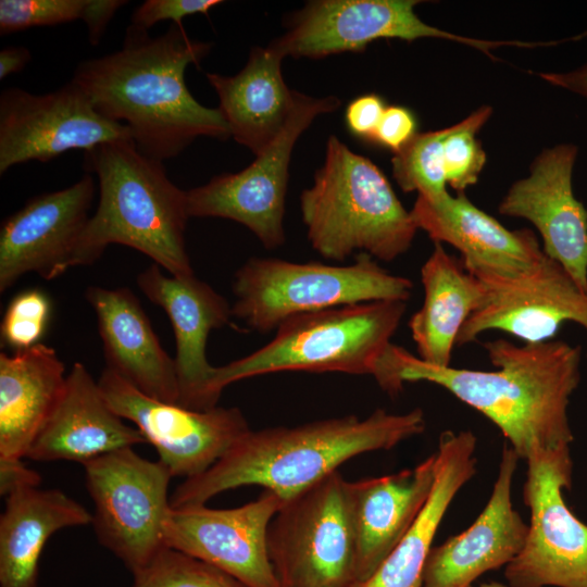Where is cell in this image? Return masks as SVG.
Masks as SVG:
<instances>
[{
	"instance_id": "11",
	"label": "cell",
	"mask_w": 587,
	"mask_h": 587,
	"mask_svg": "<svg viewBox=\"0 0 587 587\" xmlns=\"http://www.w3.org/2000/svg\"><path fill=\"white\" fill-rule=\"evenodd\" d=\"M334 96L315 98L294 90L291 114L276 139L246 168L212 177L186 190L189 217H222L245 225L266 249L286 240L285 200L292 149L321 114L337 110Z\"/></svg>"
},
{
	"instance_id": "4",
	"label": "cell",
	"mask_w": 587,
	"mask_h": 587,
	"mask_svg": "<svg viewBox=\"0 0 587 587\" xmlns=\"http://www.w3.org/2000/svg\"><path fill=\"white\" fill-rule=\"evenodd\" d=\"M84 167L98 177L100 198L80 237L72 267L95 263L109 245L146 254L170 275L195 274L185 245L187 193L163 162L117 140L85 151Z\"/></svg>"
},
{
	"instance_id": "34",
	"label": "cell",
	"mask_w": 587,
	"mask_h": 587,
	"mask_svg": "<svg viewBox=\"0 0 587 587\" xmlns=\"http://www.w3.org/2000/svg\"><path fill=\"white\" fill-rule=\"evenodd\" d=\"M87 3L88 0H1L0 33L83 21Z\"/></svg>"
},
{
	"instance_id": "31",
	"label": "cell",
	"mask_w": 587,
	"mask_h": 587,
	"mask_svg": "<svg viewBox=\"0 0 587 587\" xmlns=\"http://www.w3.org/2000/svg\"><path fill=\"white\" fill-rule=\"evenodd\" d=\"M133 575L132 587H247L222 570L170 547Z\"/></svg>"
},
{
	"instance_id": "1",
	"label": "cell",
	"mask_w": 587,
	"mask_h": 587,
	"mask_svg": "<svg viewBox=\"0 0 587 587\" xmlns=\"http://www.w3.org/2000/svg\"><path fill=\"white\" fill-rule=\"evenodd\" d=\"M483 347L498 370L437 366L391 344L375 379L391 396L408 382L445 388L489 419L524 460L570 446L574 436L567 408L580 380V347L553 339L517 346L503 338Z\"/></svg>"
},
{
	"instance_id": "38",
	"label": "cell",
	"mask_w": 587,
	"mask_h": 587,
	"mask_svg": "<svg viewBox=\"0 0 587 587\" xmlns=\"http://www.w3.org/2000/svg\"><path fill=\"white\" fill-rule=\"evenodd\" d=\"M40 475L25 465L20 458L0 457V495L4 498L11 494L39 487Z\"/></svg>"
},
{
	"instance_id": "18",
	"label": "cell",
	"mask_w": 587,
	"mask_h": 587,
	"mask_svg": "<svg viewBox=\"0 0 587 587\" xmlns=\"http://www.w3.org/2000/svg\"><path fill=\"white\" fill-rule=\"evenodd\" d=\"M577 152L574 143L544 149L532 162L529 175L511 185L498 211L529 221L542 239L544 252L587 292V209L572 186Z\"/></svg>"
},
{
	"instance_id": "35",
	"label": "cell",
	"mask_w": 587,
	"mask_h": 587,
	"mask_svg": "<svg viewBox=\"0 0 587 587\" xmlns=\"http://www.w3.org/2000/svg\"><path fill=\"white\" fill-rule=\"evenodd\" d=\"M221 3V0H147L134 10L130 24L146 30L162 21L182 25L184 17L205 14Z\"/></svg>"
},
{
	"instance_id": "26",
	"label": "cell",
	"mask_w": 587,
	"mask_h": 587,
	"mask_svg": "<svg viewBox=\"0 0 587 587\" xmlns=\"http://www.w3.org/2000/svg\"><path fill=\"white\" fill-rule=\"evenodd\" d=\"M477 439L471 430L440 434L436 477L417 519L375 573L352 587H423V573L437 529L460 489L476 473Z\"/></svg>"
},
{
	"instance_id": "21",
	"label": "cell",
	"mask_w": 587,
	"mask_h": 587,
	"mask_svg": "<svg viewBox=\"0 0 587 587\" xmlns=\"http://www.w3.org/2000/svg\"><path fill=\"white\" fill-rule=\"evenodd\" d=\"M410 213L434 242L459 250L464 267L475 276H514L546 255L532 230L505 228L463 192L436 199L417 196Z\"/></svg>"
},
{
	"instance_id": "13",
	"label": "cell",
	"mask_w": 587,
	"mask_h": 587,
	"mask_svg": "<svg viewBox=\"0 0 587 587\" xmlns=\"http://www.w3.org/2000/svg\"><path fill=\"white\" fill-rule=\"evenodd\" d=\"M110 408L151 444L172 477H196L251 428L238 408L196 411L151 398L104 369L98 379Z\"/></svg>"
},
{
	"instance_id": "2",
	"label": "cell",
	"mask_w": 587,
	"mask_h": 587,
	"mask_svg": "<svg viewBox=\"0 0 587 587\" xmlns=\"http://www.w3.org/2000/svg\"><path fill=\"white\" fill-rule=\"evenodd\" d=\"M211 47L175 23L155 37L130 24L121 49L80 62L72 80L101 115L130 129L141 153L163 162L199 137H230L218 108L199 103L185 82L186 68Z\"/></svg>"
},
{
	"instance_id": "3",
	"label": "cell",
	"mask_w": 587,
	"mask_h": 587,
	"mask_svg": "<svg viewBox=\"0 0 587 587\" xmlns=\"http://www.w3.org/2000/svg\"><path fill=\"white\" fill-rule=\"evenodd\" d=\"M425 426L421 409L401 414L377 409L365 419L351 414L251 429L205 472L184 479L170 497L171 507L205 504L223 491L253 485L285 502L351 458L391 449Z\"/></svg>"
},
{
	"instance_id": "30",
	"label": "cell",
	"mask_w": 587,
	"mask_h": 587,
	"mask_svg": "<svg viewBox=\"0 0 587 587\" xmlns=\"http://www.w3.org/2000/svg\"><path fill=\"white\" fill-rule=\"evenodd\" d=\"M447 127L415 134L398 152L391 165L392 175L405 191L436 199L447 191L444 170V140Z\"/></svg>"
},
{
	"instance_id": "12",
	"label": "cell",
	"mask_w": 587,
	"mask_h": 587,
	"mask_svg": "<svg viewBox=\"0 0 587 587\" xmlns=\"http://www.w3.org/2000/svg\"><path fill=\"white\" fill-rule=\"evenodd\" d=\"M417 0H315L288 20L287 32L271 45L285 58L320 59L334 53L362 51L377 39L414 41L439 38L464 43L495 59L492 50L509 40L465 37L422 21Z\"/></svg>"
},
{
	"instance_id": "7",
	"label": "cell",
	"mask_w": 587,
	"mask_h": 587,
	"mask_svg": "<svg viewBox=\"0 0 587 587\" xmlns=\"http://www.w3.org/2000/svg\"><path fill=\"white\" fill-rule=\"evenodd\" d=\"M413 283L358 253L349 265L250 258L235 273L234 317L270 333L286 320L329 308L382 300L408 301Z\"/></svg>"
},
{
	"instance_id": "19",
	"label": "cell",
	"mask_w": 587,
	"mask_h": 587,
	"mask_svg": "<svg viewBox=\"0 0 587 587\" xmlns=\"http://www.w3.org/2000/svg\"><path fill=\"white\" fill-rule=\"evenodd\" d=\"M136 280L145 296L165 311L172 324L178 404L196 411L217 407L209 392L215 366L209 363L205 348L210 332L230 323L232 305L195 274L166 276L155 263L141 272Z\"/></svg>"
},
{
	"instance_id": "24",
	"label": "cell",
	"mask_w": 587,
	"mask_h": 587,
	"mask_svg": "<svg viewBox=\"0 0 587 587\" xmlns=\"http://www.w3.org/2000/svg\"><path fill=\"white\" fill-rule=\"evenodd\" d=\"M85 297L97 316L105 369L151 398L178 404L174 358L161 346L132 290L89 286Z\"/></svg>"
},
{
	"instance_id": "36",
	"label": "cell",
	"mask_w": 587,
	"mask_h": 587,
	"mask_svg": "<svg viewBox=\"0 0 587 587\" xmlns=\"http://www.w3.org/2000/svg\"><path fill=\"white\" fill-rule=\"evenodd\" d=\"M415 135V120L402 107H388L382 115L373 140L398 152Z\"/></svg>"
},
{
	"instance_id": "41",
	"label": "cell",
	"mask_w": 587,
	"mask_h": 587,
	"mask_svg": "<svg viewBox=\"0 0 587 587\" xmlns=\"http://www.w3.org/2000/svg\"><path fill=\"white\" fill-rule=\"evenodd\" d=\"M30 51L25 47H5L0 51V79L21 72L30 61Z\"/></svg>"
},
{
	"instance_id": "17",
	"label": "cell",
	"mask_w": 587,
	"mask_h": 587,
	"mask_svg": "<svg viewBox=\"0 0 587 587\" xmlns=\"http://www.w3.org/2000/svg\"><path fill=\"white\" fill-rule=\"evenodd\" d=\"M95 191V179L86 173L70 187L29 199L2 222L1 292L29 272L50 280L72 268Z\"/></svg>"
},
{
	"instance_id": "16",
	"label": "cell",
	"mask_w": 587,
	"mask_h": 587,
	"mask_svg": "<svg viewBox=\"0 0 587 587\" xmlns=\"http://www.w3.org/2000/svg\"><path fill=\"white\" fill-rule=\"evenodd\" d=\"M486 298L461 328L457 346L475 341L488 330H501L525 342L552 340L564 322L587 330V292L547 254L514 276L478 275Z\"/></svg>"
},
{
	"instance_id": "37",
	"label": "cell",
	"mask_w": 587,
	"mask_h": 587,
	"mask_svg": "<svg viewBox=\"0 0 587 587\" xmlns=\"http://www.w3.org/2000/svg\"><path fill=\"white\" fill-rule=\"evenodd\" d=\"M384 111V103L378 96L373 93L361 96L347 107L348 128L355 136L373 140Z\"/></svg>"
},
{
	"instance_id": "22",
	"label": "cell",
	"mask_w": 587,
	"mask_h": 587,
	"mask_svg": "<svg viewBox=\"0 0 587 587\" xmlns=\"http://www.w3.org/2000/svg\"><path fill=\"white\" fill-rule=\"evenodd\" d=\"M436 477V453L413 469L349 482L355 584L369 579L409 532Z\"/></svg>"
},
{
	"instance_id": "15",
	"label": "cell",
	"mask_w": 587,
	"mask_h": 587,
	"mask_svg": "<svg viewBox=\"0 0 587 587\" xmlns=\"http://www.w3.org/2000/svg\"><path fill=\"white\" fill-rule=\"evenodd\" d=\"M274 492L233 509L205 504L171 508L167 547L204 561L247 587H278L267 550L268 526L283 505Z\"/></svg>"
},
{
	"instance_id": "27",
	"label": "cell",
	"mask_w": 587,
	"mask_h": 587,
	"mask_svg": "<svg viewBox=\"0 0 587 587\" xmlns=\"http://www.w3.org/2000/svg\"><path fill=\"white\" fill-rule=\"evenodd\" d=\"M55 350L41 342L0 353V457L26 458L66 382Z\"/></svg>"
},
{
	"instance_id": "14",
	"label": "cell",
	"mask_w": 587,
	"mask_h": 587,
	"mask_svg": "<svg viewBox=\"0 0 587 587\" xmlns=\"http://www.w3.org/2000/svg\"><path fill=\"white\" fill-rule=\"evenodd\" d=\"M133 140L130 129L101 115L73 80L35 95L8 88L0 96V174L29 161L49 162L62 153Z\"/></svg>"
},
{
	"instance_id": "23",
	"label": "cell",
	"mask_w": 587,
	"mask_h": 587,
	"mask_svg": "<svg viewBox=\"0 0 587 587\" xmlns=\"http://www.w3.org/2000/svg\"><path fill=\"white\" fill-rule=\"evenodd\" d=\"M145 442L140 432L125 424L110 408L98 380L86 366L75 362L57 405L26 458L39 462L74 461L83 464Z\"/></svg>"
},
{
	"instance_id": "20",
	"label": "cell",
	"mask_w": 587,
	"mask_h": 587,
	"mask_svg": "<svg viewBox=\"0 0 587 587\" xmlns=\"http://www.w3.org/2000/svg\"><path fill=\"white\" fill-rule=\"evenodd\" d=\"M519 454L503 446L490 498L464 532L433 547L423 573V587H470L484 573L507 566L523 549L526 524L512 503Z\"/></svg>"
},
{
	"instance_id": "10",
	"label": "cell",
	"mask_w": 587,
	"mask_h": 587,
	"mask_svg": "<svg viewBox=\"0 0 587 587\" xmlns=\"http://www.w3.org/2000/svg\"><path fill=\"white\" fill-rule=\"evenodd\" d=\"M524 502L530 511L525 545L504 570L509 587H587V525L569 509L570 446L527 460Z\"/></svg>"
},
{
	"instance_id": "5",
	"label": "cell",
	"mask_w": 587,
	"mask_h": 587,
	"mask_svg": "<svg viewBox=\"0 0 587 587\" xmlns=\"http://www.w3.org/2000/svg\"><path fill=\"white\" fill-rule=\"evenodd\" d=\"M300 211L312 248L338 262L355 251L394 261L419 230L384 173L334 135L313 185L300 195Z\"/></svg>"
},
{
	"instance_id": "28",
	"label": "cell",
	"mask_w": 587,
	"mask_h": 587,
	"mask_svg": "<svg viewBox=\"0 0 587 587\" xmlns=\"http://www.w3.org/2000/svg\"><path fill=\"white\" fill-rule=\"evenodd\" d=\"M421 280L424 301L409 322L417 357L428 364L451 365L461 328L484 303L485 286L439 242L421 268Z\"/></svg>"
},
{
	"instance_id": "6",
	"label": "cell",
	"mask_w": 587,
	"mask_h": 587,
	"mask_svg": "<svg viewBox=\"0 0 587 587\" xmlns=\"http://www.w3.org/2000/svg\"><path fill=\"white\" fill-rule=\"evenodd\" d=\"M405 309V301L382 300L292 316L257 351L215 366L210 396L217 404L226 386L278 372L375 376Z\"/></svg>"
},
{
	"instance_id": "40",
	"label": "cell",
	"mask_w": 587,
	"mask_h": 587,
	"mask_svg": "<svg viewBox=\"0 0 587 587\" xmlns=\"http://www.w3.org/2000/svg\"><path fill=\"white\" fill-rule=\"evenodd\" d=\"M550 85L563 88L587 99V63L564 73H537Z\"/></svg>"
},
{
	"instance_id": "33",
	"label": "cell",
	"mask_w": 587,
	"mask_h": 587,
	"mask_svg": "<svg viewBox=\"0 0 587 587\" xmlns=\"http://www.w3.org/2000/svg\"><path fill=\"white\" fill-rule=\"evenodd\" d=\"M51 302L39 289H28L16 295L2 317V342L24 350L39 344L50 319Z\"/></svg>"
},
{
	"instance_id": "29",
	"label": "cell",
	"mask_w": 587,
	"mask_h": 587,
	"mask_svg": "<svg viewBox=\"0 0 587 587\" xmlns=\"http://www.w3.org/2000/svg\"><path fill=\"white\" fill-rule=\"evenodd\" d=\"M91 521L84 505L59 489L11 494L0 516V587H38L39 560L49 538Z\"/></svg>"
},
{
	"instance_id": "8",
	"label": "cell",
	"mask_w": 587,
	"mask_h": 587,
	"mask_svg": "<svg viewBox=\"0 0 587 587\" xmlns=\"http://www.w3.org/2000/svg\"><path fill=\"white\" fill-rule=\"evenodd\" d=\"M349 480L335 471L285 501L267 530L278 587H352L355 540Z\"/></svg>"
},
{
	"instance_id": "42",
	"label": "cell",
	"mask_w": 587,
	"mask_h": 587,
	"mask_svg": "<svg viewBox=\"0 0 587 587\" xmlns=\"http://www.w3.org/2000/svg\"><path fill=\"white\" fill-rule=\"evenodd\" d=\"M470 587H507L498 582H490V583H486V584H480L478 586H475V585H472Z\"/></svg>"
},
{
	"instance_id": "39",
	"label": "cell",
	"mask_w": 587,
	"mask_h": 587,
	"mask_svg": "<svg viewBox=\"0 0 587 587\" xmlns=\"http://www.w3.org/2000/svg\"><path fill=\"white\" fill-rule=\"evenodd\" d=\"M126 3L125 0H88L83 21L86 23L88 40L92 46L100 42L113 15Z\"/></svg>"
},
{
	"instance_id": "25",
	"label": "cell",
	"mask_w": 587,
	"mask_h": 587,
	"mask_svg": "<svg viewBox=\"0 0 587 587\" xmlns=\"http://www.w3.org/2000/svg\"><path fill=\"white\" fill-rule=\"evenodd\" d=\"M284 58L271 43L266 48L253 47L237 74L205 75L218 96V110L230 137L255 157L276 139L292 111L294 90L282 75Z\"/></svg>"
},
{
	"instance_id": "32",
	"label": "cell",
	"mask_w": 587,
	"mask_h": 587,
	"mask_svg": "<svg viewBox=\"0 0 587 587\" xmlns=\"http://www.w3.org/2000/svg\"><path fill=\"white\" fill-rule=\"evenodd\" d=\"M492 109L483 105L461 122L447 127L444 140V170L447 184L458 193L476 184L487 155L476 134L489 120Z\"/></svg>"
},
{
	"instance_id": "9",
	"label": "cell",
	"mask_w": 587,
	"mask_h": 587,
	"mask_svg": "<svg viewBox=\"0 0 587 587\" xmlns=\"http://www.w3.org/2000/svg\"><path fill=\"white\" fill-rule=\"evenodd\" d=\"M82 465L95 504L91 524L98 541L137 573L167 547L164 523L172 508L171 473L159 460L145 459L133 448Z\"/></svg>"
}]
</instances>
